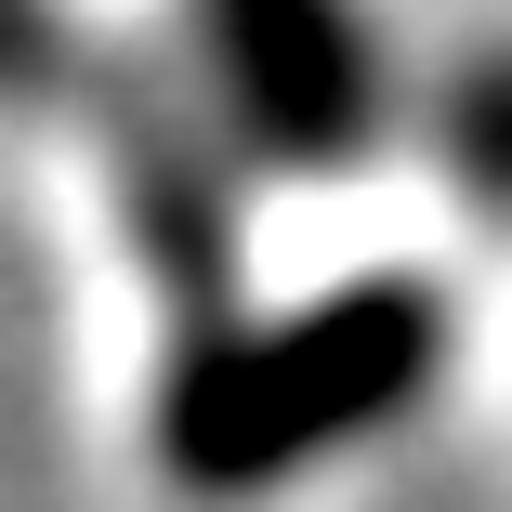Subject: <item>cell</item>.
I'll list each match as a JSON object with an SVG mask.
<instances>
[{
	"label": "cell",
	"mask_w": 512,
	"mask_h": 512,
	"mask_svg": "<svg viewBox=\"0 0 512 512\" xmlns=\"http://www.w3.org/2000/svg\"><path fill=\"white\" fill-rule=\"evenodd\" d=\"M434 355H447V316L407 276L329 289V302H302L276 329H224L171 381V473L184 486H276L302 460L381 434L434 381Z\"/></svg>",
	"instance_id": "1"
}]
</instances>
